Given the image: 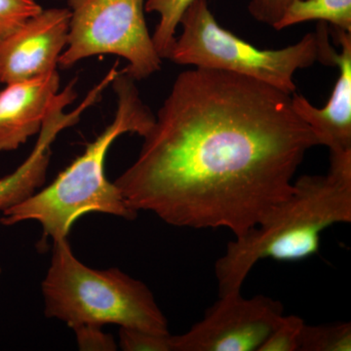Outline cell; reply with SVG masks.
<instances>
[{
    "instance_id": "6da1fadb",
    "label": "cell",
    "mask_w": 351,
    "mask_h": 351,
    "mask_svg": "<svg viewBox=\"0 0 351 351\" xmlns=\"http://www.w3.org/2000/svg\"><path fill=\"white\" fill-rule=\"evenodd\" d=\"M135 162L115 180L127 204L178 228H255L292 193L317 138L292 95L228 71L176 78Z\"/></svg>"
},
{
    "instance_id": "7a4b0ae2",
    "label": "cell",
    "mask_w": 351,
    "mask_h": 351,
    "mask_svg": "<svg viewBox=\"0 0 351 351\" xmlns=\"http://www.w3.org/2000/svg\"><path fill=\"white\" fill-rule=\"evenodd\" d=\"M351 221V152L330 154L326 175L302 176L262 223L228 243L217 261L219 295L241 292L261 260L297 262L319 251L321 233Z\"/></svg>"
},
{
    "instance_id": "3957f363",
    "label": "cell",
    "mask_w": 351,
    "mask_h": 351,
    "mask_svg": "<svg viewBox=\"0 0 351 351\" xmlns=\"http://www.w3.org/2000/svg\"><path fill=\"white\" fill-rule=\"evenodd\" d=\"M110 86L117 96L112 123L49 186L2 212V225L38 221L44 239L50 237L54 242L68 239L75 221L88 213L112 215L130 221L137 218L138 212L127 204L114 182L108 181L106 159L113 143L124 134L144 137L156 115L141 98L136 80L124 69Z\"/></svg>"
},
{
    "instance_id": "277c9868",
    "label": "cell",
    "mask_w": 351,
    "mask_h": 351,
    "mask_svg": "<svg viewBox=\"0 0 351 351\" xmlns=\"http://www.w3.org/2000/svg\"><path fill=\"white\" fill-rule=\"evenodd\" d=\"M41 291L46 317L71 329L119 325L168 334V321L149 287L119 269H95L75 257L68 239L53 242Z\"/></svg>"
},
{
    "instance_id": "5b68a950",
    "label": "cell",
    "mask_w": 351,
    "mask_h": 351,
    "mask_svg": "<svg viewBox=\"0 0 351 351\" xmlns=\"http://www.w3.org/2000/svg\"><path fill=\"white\" fill-rule=\"evenodd\" d=\"M182 34L176 38L168 59L180 66L228 71L294 94L297 71L316 62L335 66L337 51L329 40L326 23L282 49H258L223 29L207 0H195L182 15Z\"/></svg>"
},
{
    "instance_id": "8992f818",
    "label": "cell",
    "mask_w": 351,
    "mask_h": 351,
    "mask_svg": "<svg viewBox=\"0 0 351 351\" xmlns=\"http://www.w3.org/2000/svg\"><path fill=\"white\" fill-rule=\"evenodd\" d=\"M68 43L59 60L62 69L98 55L128 62L124 71L136 82L160 71L162 59L145 18V0H68Z\"/></svg>"
},
{
    "instance_id": "52a82bcc",
    "label": "cell",
    "mask_w": 351,
    "mask_h": 351,
    "mask_svg": "<svg viewBox=\"0 0 351 351\" xmlns=\"http://www.w3.org/2000/svg\"><path fill=\"white\" fill-rule=\"evenodd\" d=\"M283 315L282 304L265 295H219L202 320L172 336V351H258Z\"/></svg>"
},
{
    "instance_id": "ba28073f",
    "label": "cell",
    "mask_w": 351,
    "mask_h": 351,
    "mask_svg": "<svg viewBox=\"0 0 351 351\" xmlns=\"http://www.w3.org/2000/svg\"><path fill=\"white\" fill-rule=\"evenodd\" d=\"M71 10L41 11L0 43V83L24 82L57 71L68 43Z\"/></svg>"
},
{
    "instance_id": "9c48e42d",
    "label": "cell",
    "mask_w": 351,
    "mask_h": 351,
    "mask_svg": "<svg viewBox=\"0 0 351 351\" xmlns=\"http://www.w3.org/2000/svg\"><path fill=\"white\" fill-rule=\"evenodd\" d=\"M75 83V80H71L63 90H60L29 156L17 169L0 178V211L19 204L43 186L49 168L53 144L58 136L78 123L83 113L101 100L106 90L105 83H97L80 105L73 110H68L77 98Z\"/></svg>"
},
{
    "instance_id": "30bf717a",
    "label": "cell",
    "mask_w": 351,
    "mask_h": 351,
    "mask_svg": "<svg viewBox=\"0 0 351 351\" xmlns=\"http://www.w3.org/2000/svg\"><path fill=\"white\" fill-rule=\"evenodd\" d=\"M331 31L341 52L335 57L339 75L329 101L324 108H316L295 92L292 106L313 130L319 145L327 147L330 154H341L351 152V32Z\"/></svg>"
},
{
    "instance_id": "8fae6325",
    "label": "cell",
    "mask_w": 351,
    "mask_h": 351,
    "mask_svg": "<svg viewBox=\"0 0 351 351\" xmlns=\"http://www.w3.org/2000/svg\"><path fill=\"white\" fill-rule=\"evenodd\" d=\"M60 86L58 71L5 84L0 91V152L16 151L38 135Z\"/></svg>"
},
{
    "instance_id": "7c38bea8",
    "label": "cell",
    "mask_w": 351,
    "mask_h": 351,
    "mask_svg": "<svg viewBox=\"0 0 351 351\" xmlns=\"http://www.w3.org/2000/svg\"><path fill=\"white\" fill-rule=\"evenodd\" d=\"M309 21H320L331 29L351 32V0H297L286 9L274 29L281 31Z\"/></svg>"
},
{
    "instance_id": "4fadbf2b",
    "label": "cell",
    "mask_w": 351,
    "mask_h": 351,
    "mask_svg": "<svg viewBox=\"0 0 351 351\" xmlns=\"http://www.w3.org/2000/svg\"><path fill=\"white\" fill-rule=\"evenodd\" d=\"M195 0H147L145 11L159 15L152 40L161 59H168L184 13Z\"/></svg>"
},
{
    "instance_id": "5bb4252c",
    "label": "cell",
    "mask_w": 351,
    "mask_h": 351,
    "mask_svg": "<svg viewBox=\"0 0 351 351\" xmlns=\"http://www.w3.org/2000/svg\"><path fill=\"white\" fill-rule=\"evenodd\" d=\"M350 322L328 325H306L300 339L299 351H350Z\"/></svg>"
},
{
    "instance_id": "9a60e30c",
    "label": "cell",
    "mask_w": 351,
    "mask_h": 351,
    "mask_svg": "<svg viewBox=\"0 0 351 351\" xmlns=\"http://www.w3.org/2000/svg\"><path fill=\"white\" fill-rule=\"evenodd\" d=\"M304 321L297 315H283L258 351H299Z\"/></svg>"
},
{
    "instance_id": "2e32d148",
    "label": "cell",
    "mask_w": 351,
    "mask_h": 351,
    "mask_svg": "<svg viewBox=\"0 0 351 351\" xmlns=\"http://www.w3.org/2000/svg\"><path fill=\"white\" fill-rule=\"evenodd\" d=\"M43 10L36 0H0V43Z\"/></svg>"
},
{
    "instance_id": "e0dca14e",
    "label": "cell",
    "mask_w": 351,
    "mask_h": 351,
    "mask_svg": "<svg viewBox=\"0 0 351 351\" xmlns=\"http://www.w3.org/2000/svg\"><path fill=\"white\" fill-rule=\"evenodd\" d=\"M119 346L124 351H172V335L120 327Z\"/></svg>"
},
{
    "instance_id": "ac0fdd59",
    "label": "cell",
    "mask_w": 351,
    "mask_h": 351,
    "mask_svg": "<svg viewBox=\"0 0 351 351\" xmlns=\"http://www.w3.org/2000/svg\"><path fill=\"white\" fill-rule=\"evenodd\" d=\"M76 341L80 350L114 351L117 345L110 335L101 331V327L94 325H82L73 328Z\"/></svg>"
},
{
    "instance_id": "d6986e66",
    "label": "cell",
    "mask_w": 351,
    "mask_h": 351,
    "mask_svg": "<svg viewBox=\"0 0 351 351\" xmlns=\"http://www.w3.org/2000/svg\"><path fill=\"white\" fill-rule=\"evenodd\" d=\"M295 1L297 0H250L248 10L254 19L274 27Z\"/></svg>"
},
{
    "instance_id": "ffe728a7",
    "label": "cell",
    "mask_w": 351,
    "mask_h": 351,
    "mask_svg": "<svg viewBox=\"0 0 351 351\" xmlns=\"http://www.w3.org/2000/svg\"><path fill=\"white\" fill-rule=\"evenodd\" d=\"M1 274H2V269H1V267H0V276H1Z\"/></svg>"
},
{
    "instance_id": "44dd1931",
    "label": "cell",
    "mask_w": 351,
    "mask_h": 351,
    "mask_svg": "<svg viewBox=\"0 0 351 351\" xmlns=\"http://www.w3.org/2000/svg\"><path fill=\"white\" fill-rule=\"evenodd\" d=\"M0 84H1V83H0Z\"/></svg>"
}]
</instances>
